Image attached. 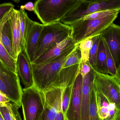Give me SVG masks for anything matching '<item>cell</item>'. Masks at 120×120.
Returning <instances> with one entry per match:
<instances>
[{
	"mask_svg": "<svg viewBox=\"0 0 120 120\" xmlns=\"http://www.w3.org/2000/svg\"><path fill=\"white\" fill-rule=\"evenodd\" d=\"M82 0H37L34 12L43 25L60 21L76 8Z\"/></svg>",
	"mask_w": 120,
	"mask_h": 120,
	"instance_id": "cell-1",
	"label": "cell"
},
{
	"mask_svg": "<svg viewBox=\"0 0 120 120\" xmlns=\"http://www.w3.org/2000/svg\"><path fill=\"white\" fill-rule=\"evenodd\" d=\"M75 44L61 55L43 64H32L34 85L41 91L48 89L55 81L66 59L77 48Z\"/></svg>",
	"mask_w": 120,
	"mask_h": 120,
	"instance_id": "cell-2",
	"label": "cell"
},
{
	"mask_svg": "<svg viewBox=\"0 0 120 120\" xmlns=\"http://www.w3.org/2000/svg\"><path fill=\"white\" fill-rule=\"evenodd\" d=\"M116 13L107 17L99 19L83 20L76 21L70 25L72 29L71 37L75 44L100 35L113 23L118 16Z\"/></svg>",
	"mask_w": 120,
	"mask_h": 120,
	"instance_id": "cell-3",
	"label": "cell"
},
{
	"mask_svg": "<svg viewBox=\"0 0 120 120\" xmlns=\"http://www.w3.org/2000/svg\"><path fill=\"white\" fill-rule=\"evenodd\" d=\"M71 33L70 26L60 21L44 25L37 44L34 60L53 46L71 37Z\"/></svg>",
	"mask_w": 120,
	"mask_h": 120,
	"instance_id": "cell-4",
	"label": "cell"
},
{
	"mask_svg": "<svg viewBox=\"0 0 120 120\" xmlns=\"http://www.w3.org/2000/svg\"><path fill=\"white\" fill-rule=\"evenodd\" d=\"M21 103L24 120H39L44 109V93L35 86L24 88Z\"/></svg>",
	"mask_w": 120,
	"mask_h": 120,
	"instance_id": "cell-5",
	"label": "cell"
},
{
	"mask_svg": "<svg viewBox=\"0 0 120 120\" xmlns=\"http://www.w3.org/2000/svg\"><path fill=\"white\" fill-rule=\"evenodd\" d=\"M0 92L19 108L22 106V89L18 74L5 66L0 61Z\"/></svg>",
	"mask_w": 120,
	"mask_h": 120,
	"instance_id": "cell-6",
	"label": "cell"
},
{
	"mask_svg": "<svg viewBox=\"0 0 120 120\" xmlns=\"http://www.w3.org/2000/svg\"><path fill=\"white\" fill-rule=\"evenodd\" d=\"M94 71V89L120 110V83L114 76Z\"/></svg>",
	"mask_w": 120,
	"mask_h": 120,
	"instance_id": "cell-7",
	"label": "cell"
},
{
	"mask_svg": "<svg viewBox=\"0 0 120 120\" xmlns=\"http://www.w3.org/2000/svg\"><path fill=\"white\" fill-rule=\"evenodd\" d=\"M45 96L44 109L39 120H55L61 108L62 89L52 85L44 92Z\"/></svg>",
	"mask_w": 120,
	"mask_h": 120,
	"instance_id": "cell-8",
	"label": "cell"
},
{
	"mask_svg": "<svg viewBox=\"0 0 120 120\" xmlns=\"http://www.w3.org/2000/svg\"><path fill=\"white\" fill-rule=\"evenodd\" d=\"M25 18L26 28L24 36V49L32 63L34 60L37 44L44 25L31 20L27 13Z\"/></svg>",
	"mask_w": 120,
	"mask_h": 120,
	"instance_id": "cell-9",
	"label": "cell"
},
{
	"mask_svg": "<svg viewBox=\"0 0 120 120\" xmlns=\"http://www.w3.org/2000/svg\"><path fill=\"white\" fill-rule=\"evenodd\" d=\"M82 82L83 77L80 70L73 85L71 98L66 114L65 120H81Z\"/></svg>",
	"mask_w": 120,
	"mask_h": 120,
	"instance_id": "cell-10",
	"label": "cell"
},
{
	"mask_svg": "<svg viewBox=\"0 0 120 120\" xmlns=\"http://www.w3.org/2000/svg\"><path fill=\"white\" fill-rule=\"evenodd\" d=\"M100 35L110 50L117 69L120 63V26L112 23Z\"/></svg>",
	"mask_w": 120,
	"mask_h": 120,
	"instance_id": "cell-11",
	"label": "cell"
},
{
	"mask_svg": "<svg viewBox=\"0 0 120 120\" xmlns=\"http://www.w3.org/2000/svg\"><path fill=\"white\" fill-rule=\"evenodd\" d=\"M17 68L18 77L25 86L24 88L35 86L31 63L24 49H22L18 55Z\"/></svg>",
	"mask_w": 120,
	"mask_h": 120,
	"instance_id": "cell-12",
	"label": "cell"
},
{
	"mask_svg": "<svg viewBox=\"0 0 120 120\" xmlns=\"http://www.w3.org/2000/svg\"><path fill=\"white\" fill-rule=\"evenodd\" d=\"M94 74L93 69L83 77L82 89L81 120H89L91 93L94 86Z\"/></svg>",
	"mask_w": 120,
	"mask_h": 120,
	"instance_id": "cell-13",
	"label": "cell"
},
{
	"mask_svg": "<svg viewBox=\"0 0 120 120\" xmlns=\"http://www.w3.org/2000/svg\"><path fill=\"white\" fill-rule=\"evenodd\" d=\"M75 44L71 37H69L46 51L31 63L39 65L49 62L59 56Z\"/></svg>",
	"mask_w": 120,
	"mask_h": 120,
	"instance_id": "cell-14",
	"label": "cell"
},
{
	"mask_svg": "<svg viewBox=\"0 0 120 120\" xmlns=\"http://www.w3.org/2000/svg\"><path fill=\"white\" fill-rule=\"evenodd\" d=\"M81 63L61 68L55 81L52 85L64 88L72 86L80 70Z\"/></svg>",
	"mask_w": 120,
	"mask_h": 120,
	"instance_id": "cell-15",
	"label": "cell"
},
{
	"mask_svg": "<svg viewBox=\"0 0 120 120\" xmlns=\"http://www.w3.org/2000/svg\"><path fill=\"white\" fill-rule=\"evenodd\" d=\"M95 90L97 109L100 119L101 120H112L117 111L116 106L103 94Z\"/></svg>",
	"mask_w": 120,
	"mask_h": 120,
	"instance_id": "cell-16",
	"label": "cell"
},
{
	"mask_svg": "<svg viewBox=\"0 0 120 120\" xmlns=\"http://www.w3.org/2000/svg\"><path fill=\"white\" fill-rule=\"evenodd\" d=\"M14 52L16 58L22 50L19 10L14 9L10 18Z\"/></svg>",
	"mask_w": 120,
	"mask_h": 120,
	"instance_id": "cell-17",
	"label": "cell"
},
{
	"mask_svg": "<svg viewBox=\"0 0 120 120\" xmlns=\"http://www.w3.org/2000/svg\"><path fill=\"white\" fill-rule=\"evenodd\" d=\"M92 69L99 73L109 74L107 66L105 47L103 39L101 35L96 62Z\"/></svg>",
	"mask_w": 120,
	"mask_h": 120,
	"instance_id": "cell-18",
	"label": "cell"
},
{
	"mask_svg": "<svg viewBox=\"0 0 120 120\" xmlns=\"http://www.w3.org/2000/svg\"><path fill=\"white\" fill-rule=\"evenodd\" d=\"M0 42L10 55L17 61L13 48L10 19H8L4 25L1 35Z\"/></svg>",
	"mask_w": 120,
	"mask_h": 120,
	"instance_id": "cell-19",
	"label": "cell"
},
{
	"mask_svg": "<svg viewBox=\"0 0 120 120\" xmlns=\"http://www.w3.org/2000/svg\"><path fill=\"white\" fill-rule=\"evenodd\" d=\"M0 61L7 68L17 73V61L10 55L0 42Z\"/></svg>",
	"mask_w": 120,
	"mask_h": 120,
	"instance_id": "cell-20",
	"label": "cell"
},
{
	"mask_svg": "<svg viewBox=\"0 0 120 120\" xmlns=\"http://www.w3.org/2000/svg\"><path fill=\"white\" fill-rule=\"evenodd\" d=\"M15 6L11 3H5L0 4V39L3 27L4 24L10 18Z\"/></svg>",
	"mask_w": 120,
	"mask_h": 120,
	"instance_id": "cell-21",
	"label": "cell"
},
{
	"mask_svg": "<svg viewBox=\"0 0 120 120\" xmlns=\"http://www.w3.org/2000/svg\"><path fill=\"white\" fill-rule=\"evenodd\" d=\"M92 38L83 40L78 44L80 50L82 62H89L90 53L93 45Z\"/></svg>",
	"mask_w": 120,
	"mask_h": 120,
	"instance_id": "cell-22",
	"label": "cell"
},
{
	"mask_svg": "<svg viewBox=\"0 0 120 120\" xmlns=\"http://www.w3.org/2000/svg\"><path fill=\"white\" fill-rule=\"evenodd\" d=\"M73 85L68 86L65 88H61L62 91L61 110L65 118L71 98Z\"/></svg>",
	"mask_w": 120,
	"mask_h": 120,
	"instance_id": "cell-23",
	"label": "cell"
},
{
	"mask_svg": "<svg viewBox=\"0 0 120 120\" xmlns=\"http://www.w3.org/2000/svg\"><path fill=\"white\" fill-rule=\"evenodd\" d=\"M89 120H101L99 117L97 105L96 92L93 86L91 93Z\"/></svg>",
	"mask_w": 120,
	"mask_h": 120,
	"instance_id": "cell-24",
	"label": "cell"
},
{
	"mask_svg": "<svg viewBox=\"0 0 120 120\" xmlns=\"http://www.w3.org/2000/svg\"><path fill=\"white\" fill-rule=\"evenodd\" d=\"M81 62V53L78 45L77 48L66 59L63 65L62 68L80 64Z\"/></svg>",
	"mask_w": 120,
	"mask_h": 120,
	"instance_id": "cell-25",
	"label": "cell"
},
{
	"mask_svg": "<svg viewBox=\"0 0 120 120\" xmlns=\"http://www.w3.org/2000/svg\"><path fill=\"white\" fill-rule=\"evenodd\" d=\"M100 35L92 38L93 45L90 53L89 63L92 69L94 67L96 62L97 56L98 53V47L99 43Z\"/></svg>",
	"mask_w": 120,
	"mask_h": 120,
	"instance_id": "cell-26",
	"label": "cell"
},
{
	"mask_svg": "<svg viewBox=\"0 0 120 120\" xmlns=\"http://www.w3.org/2000/svg\"><path fill=\"white\" fill-rule=\"evenodd\" d=\"M19 14L20 27L21 38V45L22 50L24 49L25 34L26 28V18L25 16L27 13L25 10H19Z\"/></svg>",
	"mask_w": 120,
	"mask_h": 120,
	"instance_id": "cell-27",
	"label": "cell"
},
{
	"mask_svg": "<svg viewBox=\"0 0 120 120\" xmlns=\"http://www.w3.org/2000/svg\"><path fill=\"white\" fill-rule=\"evenodd\" d=\"M120 12L119 11H98L95 12L91 14L87 15L84 17L82 19L83 20L99 19L107 17L111 15L116 13Z\"/></svg>",
	"mask_w": 120,
	"mask_h": 120,
	"instance_id": "cell-28",
	"label": "cell"
},
{
	"mask_svg": "<svg viewBox=\"0 0 120 120\" xmlns=\"http://www.w3.org/2000/svg\"><path fill=\"white\" fill-rule=\"evenodd\" d=\"M103 41L105 44V47L106 60H107V66H108V69L109 74V75L111 76H114L116 74L117 69L115 65L113 58L110 52V50L104 39Z\"/></svg>",
	"mask_w": 120,
	"mask_h": 120,
	"instance_id": "cell-29",
	"label": "cell"
},
{
	"mask_svg": "<svg viewBox=\"0 0 120 120\" xmlns=\"http://www.w3.org/2000/svg\"><path fill=\"white\" fill-rule=\"evenodd\" d=\"M11 104L9 102L6 105L0 106V112L4 120H12Z\"/></svg>",
	"mask_w": 120,
	"mask_h": 120,
	"instance_id": "cell-30",
	"label": "cell"
},
{
	"mask_svg": "<svg viewBox=\"0 0 120 120\" xmlns=\"http://www.w3.org/2000/svg\"><path fill=\"white\" fill-rule=\"evenodd\" d=\"M89 62L81 63L80 72L82 77H84L88 74L92 70Z\"/></svg>",
	"mask_w": 120,
	"mask_h": 120,
	"instance_id": "cell-31",
	"label": "cell"
},
{
	"mask_svg": "<svg viewBox=\"0 0 120 120\" xmlns=\"http://www.w3.org/2000/svg\"><path fill=\"white\" fill-rule=\"evenodd\" d=\"M19 108L13 103L11 104V112L12 120H22L19 113Z\"/></svg>",
	"mask_w": 120,
	"mask_h": 120,
	"instance_id": "cell-32",
	"label": "cell"
},
{
	"mask_svg": "<svg viewBox=\"0 0 120 120\" xmlns=\"http://www.w3.org/2000/svg\"><path fill=\"white\" fill-rule=\"evenodd\" d=\"M34 4L31 1L28 2L24 5H22L20 6V9L21 10H26L30 11H34Z\"/></svg>",
	"mask_w": 120,
	"mask_h": 120,
	"instance_id": "cell-33",
	"label": "cell"
},
{
	"mask_svg": "<svg viewBox=\"0 0 120 120\" xmlns=\"http://www.w3.org/2000/svg\"><path fill=\"white\" fill-rule=\"evenodd\" d=\"M10 101V100L6 96L0 92V106L6 105Z\"/></svg>",
	"mask_w": 120,
	"mask_h": 120,
	"instance_id": "cell-34",
	"label": "cell"
},
{
	"mask_svg": "<svg viewBox=\"0 0 120 120\" xmlns=\"http://www.w3.org/2000/svg\"><path fill=\"white\" fill-rule=\"evenodd\" d=\"M55 120H65V118L64 115L61 108L58 111Z\"/></svg>",
	"mask_w": 120,
	"mask_h": 120,
	"instance_id": "cell-35",
	"label": "cell"
},
{
	"mask_svg": "<svg viewBox=\"0 0 120 120\" xmlns=\"http://www.w3.org/2000/svg\"><path fill=\"white\" fill-rule=\"evenodd\" d=\"M120 83V63L116 70V74L114 76Z\"/></svg>",
	"mask_w": 120,
	"mask_h": 120,
	"instance_id": "cell-36",
	"label": "cell"
},
{
	"mask_svg": "<svg viewBox=\"0 0 120 120\" xmlns=\"http://www.w3.org/2000/svg\"><path fill=\"white\" fill-rule=\"evenodd\" d=\"M111 120H120V110L117 111L115 116Z\"/></svg>",
	"mask_w": 120,
	"mask_h": 120,
	"instance_id": "cell-37",
	"label": "cell"
},
{
	"mask_svg": "<svg viewBox=\"0 0 120 120\" xmlns=\"http://www.w3.org/2000/svg\"><path fill=\"white\" fill-rule=\"evenodd\" d=\"M0 120H4L0 112Z\"/></svg>",
	"mask_w": 120,
	"mask_h": 120,
	"instance_id": "cell-38",
	"label": "cell"
},
{
	"mask_svg": "<svg viewBox=\"0 0 120 120\" xmlns=\"http://www.w3.org/2000/svg\"></svg>",
	"mask_w": 120,
	"mask_h": 120,
	"instance_id": "cell-39",
	"label": "cell"
}]
</instances>
